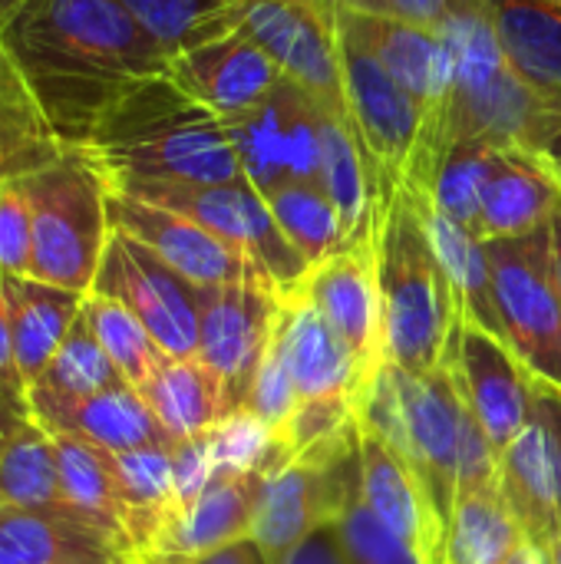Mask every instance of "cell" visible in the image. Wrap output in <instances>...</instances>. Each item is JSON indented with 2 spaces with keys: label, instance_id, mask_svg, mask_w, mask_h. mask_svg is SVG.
<instances>
[{
  "label": "cell",
  "instance_id": "1",
  "mask_svg": "<svg viewBox=\"0 0 561 564\" xmlns=\"http://www.w3.org/2000/svg\"><path fill=\"white\" fill-rule=\"evenodd\" d=\"M0 43L63 149H83L139 79L165 76V50L116 0H30Z\"/></svg>",
  "mask_w": 561,
  "mask_h": 564
},
{
  "label": "cell",
  "instance_id": "2",
  "mask_svg": "<svg viewBox=\"0 0 561 564\" xmlns=\"http://www.w3.org/2000/svg\"><path fill=\"white\" fill-rule=\"evenodd\" d=\"M83 152L106 182H245L225 119L169 76L132 83L96 122Z\"/></svg>",
  "mask_w": 561,
  "mask_h": 564
},
{
  "label": "cell",
  "instance_id": "3",
  "mask_svg": "<svg viewBox=\"0 0 561 564\" xmlns=\"http://www.w3.org/2000/svg\"><path fill=\"white\" fill-rule=\"evenodd\" d=\"M357 420L374 430L413 473L446 542V525L460 492L463 433L470 420V403L453 370L440 367L433 373H407L403 367L384 360L357 397Z\"/></svg>",
  "mask_w": 561,
  "mask_h": 564
},
{
  "label": "cell",
  "instance_id": "4",
  "mask_svg": "<svg viewBox=\"0 0 561 564\" xmlns=\"http://www.w3.org/2000/svg\"><path fill=\"white\" fill-rule=\"evenodd\" d=\"M450 50V142L483 139L499 149L552 152L561 139V109L542 99L503 56L483 0H466L443 26Z\"/></svg>",
  "mask_w": 561,
  "mask_h": 564
},
{
  "label": "cell",
  "instance_id": "5",
  "mask_svg": "<svg viewBox=\"0 0 561 564\" xmlns=\"http://www.w3.org/2000/svg\"><path fill=\"white\" fill-rule=\"evenodd\" d=\"M377 278L384 311V360L403 367L407 373L440 370L460 307L410 192H400L380 221Z\"/></svg>",
  "mask_w": 561,
  "mask_h": 564
},
{
  "label": "cell",
  "instance_id": "6",
  "mask_svg": "<svg viewBox=\"0 0 561 564\" xmlns=\"http://www.w3.org/2000/svg\"><path fill=\"white\" fill-rule=\"evenodd\" d=\"M20 182L33 215L30 278L89 294L112 235L103 169L83 149H63Z\"/></svg>",
  "mask_w": 561,
  "mask_h": 564
},
{
  "label": "cell",
  "instance_id": "7",
  "mask_svg": "<svg viewBox=\"0 0 561 564\" xmlns=\"http://www.w3.org/2000/svg\"><path fill=\"white\" fill-rule=\"evenodd\" d=\"M486 251L506 344L539 387L561 393V291L549 225L522 238L486 241Z\"/></svg>",
  "mask_w": 561,
  "mask_h": 564
},
{
  "label": "cell",
  "instance_id": "8",
  "mask_svg": "<svg viewBox=\"0 0 561 564\" xmlns=\"http://www.w3.org/2000/svg\"><path fill=\"white\" fill-rule=\"evenodd\" d=\"M112 192L169 208L205 231L218 235L231 248L245 251L288 297L301 288L311 264L278 228L265 195L248 182L185 185V182H109Z\"/></svg>",
  "mask_w": 561,
  "mask_h": 564
},
{
  "label": "cell",
  "instance_id": "9",
  "mask_svg": "<svg viewBox=\"0 0 561 564\" xmlns=\"http://www.w3.org/2000/svg\"><path fill=\"white\" fill-rule=\"evenodd\" d=\"M337 40L347 122L364 149L374 188L380 195V208L387 215V208L407 188V178L413 172L423 142V116L367 50H360L341 30Z\"/></svg>",
  "mask_w": 561,
  "mask_h": 564
},
{
  "label": "cell",
  "instance_id": "10",
  "mask_svg": "<svg viewBox=\"0 0 561 564\" xmlns=\"http://www.w3.org/2000/svg\"><path fill=\"white\" fill-rule=\"evenodd\" d=\"M238 30L274 59L288 83L347 119L341 40L327 0H245Z\"/></svg>",
  "mask_w": 561,
  "mask_h": 564
},
{
  "label": "cell",
  "instance_id": "11",
  "mask_svg": "<svg viewBox=\"0 0 561 564\" xmlns=\"http://www.w3.org/2000/svg\"><path fill=\"white\" fill-rule=\"evenodd\" d=\"M281 307L284 294L268 281L198 288V360L218 377L228 413H241Z\"/></svg>",
  "mask_w": 561,
  "mask_h": 564
},
{
  "label": "cell",
  "instance_id": "12",
  "mask_svg": "<svg viewBox=\"0 0 561 564\" xmlns=\"http://www.w3.org/2000/svg\"><path fill=\"white\" fill-rule=\"evenodd\" d=\"M89 294L129 307L165 357H198V288L126 231L112 228Z\"/></svg>",
  "mask_w": 561,
  "mask_h": 564
},
{
  "label": "cell",
  "instance_id": "13",
  "mask_svg": "<svg viewBox=\"0 0 561 564\" xmlns=\"http://www.w3.org/2000/svg\"><path fill=\"white\" fill-rule=\"evenodd\" d=\"M321 112L324 109L308 93L281 79L268 99L238 116H228L225 129L241 162L245 182L261 195L294 178L317 182Z\"/></svg>",
  "mask_w": 561,
  "mask_h": 564
},
{
  "label": "cell",
  "instance_id": "14",
  "mask_svg": "<svg viewBox=\"0 0 561 564\" xmlns=\"http://www.w3.org/2000/svg\"><path fill=\"white\" fill-rule=\"evenodd\" d=\"M443 367L453 370L470 410L476 413L489 443L503 456L529 423L536 403V380L526 373L506 337L470 324L463 314L456 317Z\"/></svg>",
  "mask_w": 561,
  "mask_h": 564
},
{
  "label": "cell",
  "instance_id": "15",
  "mask_svg": "<svg viewBox=\"0 0 561 564\" xmlns=\"http://www.w3.org/2000/svg\"><path fill=\"white\" fill-rule=\"evenodd\" d=\"M499 486L526 542L546 552L561 532V393L536 383L529 423L499 456Z\"/></svg>",
  "mask_w": 561,
  "mask_h": 564
},
{
  "label": "cell",
  "instance_id": "16",
  "mask_svg": "<svg viewBox=\"0 0 561 564\" xmlns=\"http://www.w3.org/2000/svg\"><path fill=\"white\" fill-rule=\"evenodd\" d=\"M109 221L116 231H126L129 238L145 245L159 261H165L175 274H182L195 288H222V284H245V281L274 284L245 251L231 248L218 235L205 231L202 225L169 208L109 188Z\"/></svg>",
  "mask_w": 561,
  "mask_h": 564
},
{
  "label": "cell",
  "instance_id": "17",
  "mask_svg": "<svg viewBox=\"0 0 561 564\" xmlns=\"http://www.w3.org/2000/svg\"><path fill=\"white\" fill-rule=\"evenodd\" d=\"M350 347L367 380L384 364V311L377 278V241L347 245L308 271L298 288Z\"/></svg>",
  "mask_w": 561,
  "mask_h": 564
},
{
  "label": "cell",
  "instance_id": "18",
  "mask_svg": "<svg viewBox=\"0 0 561 564\" xmlns=\"http://www.w3.org/2000/svg\"><path fill=\"white\" fill-rule=\"evenodd\" d=\"M26 413L50 433L76 436L106 453H129L145 446H175L155 420L142 393L129 383L93 397H60L43 387L26 390Z\"/></svg>",
  "mask_w": 561,
  "mask_h": 564
},
{
  "label": "cell",
  "instance_id": "19",
  "mask_svg": "<svg viewBox=\"0 0 561 564\" xmlns=\"http://www.w3.org/2000/svg\"><path fill=\"white\" fill-rule=\"evenodd\" d=\"M271 473L215 469L208 486L169 522L159 542L136 564H188L251 535L255 509Z\"/></svg>",
  "mask_w": 561,
  "mask_h": 564
},
{
  "label": "cell",
  "instance_id": "20",
  "mask_svg": "<svg viewBox=\"0 0 561 564\" xmlns=\"http://www.w3.org/2000/svg\"><path fill=\"white\" fill-rule=\"evenodd\" d=\"M165 76L222 119L258 106L284 79L274 59L241 30L172 56Z\"/></svg>",
  "mask_w": 561,
  "mask_h": 564
},
{
  "label": "cell",
  "instance_id": "21",
  "mask_svg": "<svg viewBox=\"0 0 561 564\" xmlns=\"http://www.w3.org/2000/svg\"><path fill=\"white\" fill-rule=\"evenodd\" d=\"M561 198V159L555 152L503 149L479 205V238H522L549 225Z\"/></svg>",
  "mask_w": 561,
  "mask_h": 564
},
{
  "label": "cell",
  "instance_id": "22",
  "mask_svg": "<svg viewBox=\"0 0 561 564\" xmlns=\"http://www.w3.org/2000/svg\"><path fill=\"white\" fill-rule=\"evenodd\" d=\"M357 463H360V492L370 512L397 539H403L420 562L443 564V532L433 522L413 473L360 420H357Z\"/></svg>",
  "mask_w": 561,
  "mask_h": 564
},
{
  "label": "cell",
  "instance_id": "23",
  "mask_svg": "<svg viewBox=\"0 0 561 564\" xmlns=\"http://www.w3.org/2000/svg\"><path fill=\"white\" fill-rule=\"evenodd\" d=\"M341 459L327 469L291 459L265 479V489H261V499L255 509V522H251V539L265 552L268 564L284 562V555L317 522L334 516Z\"/></svg>",
  "mask_w": 561,
  "mask_h": 564
},
{
  "label": "cell",
  "instance_id": "24",
  "mask_svg": "<svg viewBox=\"0 0 561 564\" xmlns=\"http://www.w3.org/2000/svg\"><path fill=\"white\" fill-rule=\"evenodd\" d=\"M278 327L301 400L360 397V390L367 387L364 367L301 291L284 297Z\"/></svg>",
  "mask_w": 561,
  "mask_h": 564
},
{
  "label": "cell",
  "instance_id": "25",
  "mask_svg": "<svg viewBox=\"0 0 561 564\" xmlns=\"http://www.w3.org/2000/svg\"><path fill=\"white\" fill-rule=\"evenodd\" d=\"M509 66L561 109V7L552 0H483Z\"/></svg>",
  "mask_w": 561,
  "mask_h": 564
},
{
  "label": "cell",
  "instance_id": "26",
  "mask_svg": "<svg viewBox=\"0 0 561 564\" xmlns=\"http://www.w3.org/2000/svg\"><path fill=\"white\" fill-rule=\"evenodd\" d=\"M3 294H7L17 370L30 390L56 357L63 337L69 334L73 321L83 311L86 294L53 288L33 278H3Z\"/></svg>",
  "mask_w": 561,
  "mask_h": 564
},
{
  "label": "cell",
  "instance_id": "27",
  "mask_svg": "<svg viewBox=\"0 0 561 564\" xmlns=\"http://www.w3.org/2000/svg\"><path fill=\"white\" fill-rule=\"evenodd\" d=\"M403 192H410V198H413V205L427 225V235H430L436 258L450 278L460 314L470 324H479V327L503 337V321H499V307H496L486 241L479 235H473L470 228L456 225L450 215H443L427 192H413V188H403Z\"/></svg>",
  "mask_w": 561,
  "mask_h": 564
},
{
  "label": "cell",
  "instance_id": "28",
  "mask_svg": "<svg viewBox=\"0 0 561 564\" xmlns=\"http://www.w3.org/2000/svg\"><path fill=\"white\" fill-rule=\"evenodd\" d=\"M139 393L175 443L202 440L231 416L218 377L198 357H169Z\"/></svg>",
  "mask_w": 561,
  "mask_h": 564
},
{
  "label": "cell",
  "instance_id": "29",
  "mask_svg": "<svg viewBox=\"0 0 561 564\" xmlns=\"http://www.w3.org/2000/svg\"><path fill=\"white\" fill-rule=\"evenodd\" d=\"M526 542L503 486H479L456 496L453 519L446 525L443 564H506Z\"/></svg>",
  "mask_w": 561,
  "mask_h": 564
},
{
  "label": "cell",
  "instance_id": "30",
  "mask_svg": "<svg viewBox=\"0 0 561 564\" xmlns=\"http://www.w3.org/2000/svg\"><path fill=\"white\" fill-rule=\"evenodd\" d=\"M0 509H30L73 519L60 492L53 433L30 416L17 423L0 453Z\"/></svg>",
  "mask_w": 561,
  "mask_h": 564
},
{
  "label": "cell",
  "instance_id": "31",
  "mask_svg": "<svg viewBox=\"0 0 561 564\" xmlns=\"http://www.w3.org/2000/svg\"><path fill=\"white\" fill-rule=\"evenodd\" d=\"M56 466H60V492L73 519L112 535L126 549L122 535V502L106 463V449L83 443L76 436L53 433ZM129 555V549H126Z\"/></svg>",
  "mask_w": 561,
  "mask_h": 564
},
{
  "label": "cell",
  "instance_id": "32",
  "mask_svg": "<svg viewBox=\"0 0 561 564\" xmlns=\"http://www.w3.org/2000/svg\"><path fill=\"white\" fill-rule=\"evenodd\" d=\"M96 549L122 545L112 535L66 516L0 509V564H63Z\"/></svg>",
  "mask_w": 561,
  "mask_h": 564
},
{
  "label": "cell",
  "instance_id": "33",
  "mask_svg": "<svg viewBox=\"0 0 561 564\" xmlns=\"http://www.w3.org/2000/svg\"><path fill=\"white\" fill-rule=\"evenodd\" d=\"M60 152L63 145L0 43V182L46 165Z\"/></svg>",
  "mask_w": 561,
  "mask_h": 564
},
{
  "label": "cell",
  "instance_id": "34",
  "mask_svg": "<svg viewBox=\"0 0 561 564\" xmlns=\"http://www.w3.org/2000/svg\"><path fill=\"white\" fill-rule=\"evenodd\" d=\"M162 50L179 56L238 30L245 0H116Z\"/></svg>",
  "mask_w": 561,
  "mask_h": 564
},
{
  "label": "cell",
  "instance_id": "35",
  "mask_svg": "<svg viewBox=\"0 0 561 564\" xmlns=\"http://www.w3.org/2000/svg\"><path fill=\"white\" fill-rule=\"evenodd\" d=\"M265 202H268L278 228L284 231V238L301 251V258L311 268L321 264L324 258L337 254L341 248H347L341 212L321 182H308V178L284 182V185L265 192Z\"/></svg>",
  "mask_w": 561,
  "mask_h": 564
},
{
  "label": "cell",
  "instance_id": "36",
  "mask_svg": "<svg viewBox=\"0 0 561 564\" xmlns=\"http://www.w3.org/2000/svg\"><path fill=\"white\" fill-rule=\"evenodd\" d=\"M334 519L341 525V539L354 564H423L417 558V552L403 539H397L364 502L357 446L337 466Z\"/></svg>",
  "mask_w": 561,
  "mask_h": 564
},
{
  "label": "cell",
  "instance_id": "37",
  "mask_svg": "<svg viewBox=\"0 0 561 564\" xmlns=\"http://www.w3.org/2000/svg\"><path fill=\"white\" fill-rule=\"evenodd\" d=\"M83 314L129 387L142 390L155 377V370L169 360L162 347L152 340V334L142 327V321L119 301L103 294H86Z\"/></svg>",
  "mask_w": 561,
  "mask_h": 564
},
{
  "label": "cell",
  "instance_id": "38",
  "mask_svg": "<svg viewBox=\"0 0 561 564\" xmlns=\"http://www.w3.org/2000/svg\"><path fill=\"white\" fill-rule=\"evenodd\" d=\"M499 155H503V149L493 142L460 139L443 155L436 182L427 192L443 215H450L456 225L470 228L473 235H479V205H483V192L489 185V175H493Z\"/></svg>",
  "mask_w": 561,
  "mask_h": 564
},
{
  "label": "cell",
  "instance_id": "39",
  "mask_svg": "<svg viewBox=\"0 0 561 564\" xmlns=\"http://www.w3.org/2000/svg\"><path fill=\"white\" fill-rule=\"evenodd\" d=\"M119 383H126L122 373L116 370V364L96 340L86 314L79 311V317L73 321L69 334L63 337L56 357L50 360L46 373L33 387H43L60 397H93V393L112 390Z\"/></svg>",
  "mask_w": 561,
  "mask_h": 564
},
{
  "label": "cell",
  "instance_id": "40",
  "mask_svg": "<svg viewBox=\"0 0 561 564\" xmlns=\"http://www.w3.org/2000/svg\"><path fill=\"white\" fill-rule=\"evenodd\" d=\"M298 403H301V397H298V383H294L291 367H288L281 327H274V337H271L268 354H265V360H261V367H258V373L251 380V390H248V400H245L241 413L255 416L274 436L284 426V420L294 413Z\"/></svg>",
  "mask_w": 561,
  "mask_h": 564
},
{
  "label": "cell",
  "instance_id": "41",
  "mask_svg": "<svg viewBox=\"0 0 561 564\" xmlns=\"http://www.w3.org/2000/svg\"><path fill=\"white\" fill-rule=\"evenodd\" d=\"M33 261V215L26 188L17 178L0 182V274L30 278Z\"/></svg>",
  "mask_w": 561,
  "mask_h": 564
},
{
  "label": "cell",
  "instance_id": "42",
  "mask_svg": "<svg viewBox=\"0 0 561 564\" xmlns=\"http://www.w3.org/2000/svg\"><path fill=\"white\" fill-rule=\"evenodd\" d=\"M331 7H344L354 13L370 17H390V20H410L433 30H443L446 20L466 3V0H327Z\"/></svg>",
  "mask_w": 561,
  "mask_h": 564
},
{
  "label": "cell",
  "instance_id": "43",
  "mask_svg": "<svg viewBox=\"0 0 561 564\" xmlns=\"http://www.w3.org/2000/svg\"><path fill=\"white\" fill-rule=\"evenodd\" d=\"M281 564H354L347 555V545L341 539V525L334 516H327L324 522H317L288 555Z\"/></svg>",
  "mask_w": 561,
  "mask_h": 564
},
{
  "label": "cell",
  "instance_id": "44",
  "mask_svg": "<svg viewBox=\"0 0 561 564\" xmlns=\"http://www.w3.org/2000/svg\"><path fill=\"white\" fill-rule=\"evenodd\" d=\"M0 397L26 413V383L17 370L13 357V337H10V314H7V294H3V274H0ZM30 416V413H26Z\"/></svg>",
  "mask_w": 561,
  "mask_h": 564
},
{
  "label": "cell",
  "instance_id": "45",
  "mask_svg": "<svg viewBox=\"0 0 561 564\" xmlns=\"http://www.w3.org/2000/svg\"><path fill=\"white\" fill-rule=\"evenodd\" d=\"M188 564H268V558L258 549V542L248 535V539H238V542H231L225 549H215V552H208V555H202V558Z\"/></svg>",
  "mask_w": 561,
  "mask_h": 564
},
{
  "label": "cell",
  "instance_id": "46",
  "mask_svg": "<svg viewBox=\"0 0 561 564\" xmlns=\"http://www.w3.org/2000/svg\"><path fill=\"white\" fill-rule=\"evenodd\" d=\"M63 564H132V558L122 549H96V552L73 555V558H66Z\"/></svg>",
  "mask_w": 561,
  "mask_h": 564
},
{
  "label": "cell",
  "instance_id": "47",
  "mask_svg": "<svg viewBox=\"0 0 561 564\" xmlns=\"http://www.w3.org/2000/svg\"><path fill=\"white\" fill-rule=\"evenodd\" d=\"M549 238H552V268H555V281L561 291V198L549 218Z\"/></svg>",
  "mask_w": 561,
  "mask_h": 564
},
{
  "label": "cell",
  "instance_id": "48",
  "mask_svg": "<svg viewBox=\"0 0 561 564\" xmlns=\"http://www.w3.org/2000/svg\"><path fill=\"white\" fill-rule=\"evenodd\" d=\"M26 413H20L17 406H10L3 397H0V453H3V446H7V440H10V433L17 430V423L23 420Z\"/></svg>",
  "mask_w": 561,
  "mask_h": 564
},
{
  "label": "cell",
  "instance_id": "49",
  "mask_svg": "<svg viewBox=\"0 0 561 564\" xmlns=\"http://www.w3.org/2000/svg\"><path fill=\"white\" fill-rule=\"evenodd\" d=\"M506 564H549V562H546V552H542V549H536L532 542H522Z\"/></svg>",
  "mask_w": 561,
  "mask_h": 564
},
{
  "label": "cell",
  "instance_id": "50",
  "mask_svg": "<svg viewBox=\"0 0 561 564\" xmlns=\"http://www.w3.org/2000/svg\"><path fill=\"white\" fill-rule=\"evenodd\" d=\"M23 3H30V0H0V30L17 17V10H20Z\"/></svg>",
  "mask_w": 561,
  "mask_h": 564
},
{
  "label": "cell",
  "instance_id": "51",
  "mask_svg": "<svg viewBox=\"0 0 561 564\" xmlns=\"http://www.w3.org/2000/svg\"><path fill=\"white\" fill-rule=\"evenodd\" d=\"M546 562L549 564H561V532L552 539V545L546 549Z\"/></svg>",
  "mask_w": 561,
  "mask_h": 564
},
{
  "label": "cell",
  "instance_id": "52",
  "mask_svg": "<svg viewBox=\"0 0 561 564\" xmlns=\"http://www.w3.org/2000/svg\"><path fill=\"white\" fill-rule=\"evenodd\" d=\"M552 3H555V7H561V0H552Z\"/></svg>",
  "mask_w": 561,
  "mask_h": 564
}]
</instances>
